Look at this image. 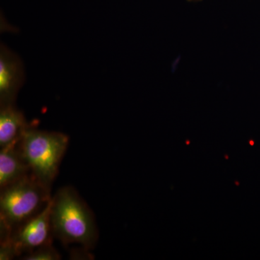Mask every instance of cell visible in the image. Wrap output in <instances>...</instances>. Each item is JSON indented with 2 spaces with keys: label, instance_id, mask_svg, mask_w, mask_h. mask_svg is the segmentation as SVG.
<instances>
[{
  "label": "cell",
  "instance_id": "6da1fadb",
  "mask_svg": "<svg viewBox=\"0 0 260 260\" xmlns=\"http://www.w3.org/2000/svg\"><path fill=\"white\" fill-rule=\"evenodd\" d=\"M51 223L54 237L64 245L79 244L85 249L95 245L98 229L93 214L73 187L61 188L51 198Z\"/></svg>",
  "mask_w": 260,
  "mask_h": 260
},
{
  "label": "cell",
  "instance_id": "7a4b0ae2",
  "mask_svg": "<svg viewBox=\"0 0 260 260\" xmlns=\"http://www.w3.org/2000/svg\"><path fill=\"white\" fill-rule=\"evenodd\" d=\"M68 144V135L40 130L32 124L18 142L19 150L30 174L50 192Z\"/></svg>",
  "mask_w": 260,
  "mask_h": 260
},
{
  "label": "cell",
  "instance_id": "3957f363",
  "mask_svg": "<svg viewBox=\"0 0 260 260\" xmlns=\"http://www.w3.org/2000/svg\"><path fill=\"white\" fill-rule=\"evenodd\" d=\"M51 192L31 174L1 189L0 234H11L38 215L51 200Z\"/></svg>",
  "mask_w": 260,
  "mask_h": 260
},
{
  "label": "cell",
  "instance_id": "277c9868",
  "mask_svg": "<svg viewBox=\"0 0 260 260\" xmlns=\"http://www.w3.org/2000/svg\"><path fill=\"white\" fill-rule=\"evenodd\" d=\"M51 207V198L40 213L12 232L11 239L19 256L52 244Z\"/></svg>",
  "mask_w": 260,
  "mask_h": 260
},
{
  "label": "cell",
  "instance_id": "5b68a950",
  "mask_svg": "<svg viewBox=\"0 0 260 260\" xmlns=\"http://www.w3.org/2000/svg\"><path fill=\"white\" fill-rule=\"evenodd\" d=\"M25 81L22 59L4 44L0 45V106L15 104Z\"/></svg>",
  "mask_w": 260,
  "mask_h": 260
},
{
  "label": "cell",
  "instance_id": "8992f818",
  "mask_svg": "<svg viewBox=\"0 0 260 260\" xmlns=\"http://www.w3.org/2000/svg\"><path fill=\"white\" fill-rule=\"evenodd\" d=\"M30 126L15 104L0 106V149L18 144Z\"/></svg>",
  "mask_w": 260,
  "mask_h": 260
},
{
  "label": "cell",
  "instance_id": "52a82bcc",
  "mask_svg": "<svg viewBox=\"0 0 260 260\" xmlns=\"http://www.w3.org/2000/svg\"><path fill=\"white\" fill-rule=\"evenodd\" d=\"M30 174L18 144L0 149V188L9 186Z\"/></svg>",
  "mask_w": 260,
  "mask_h": 260
},
{
  "label": "cell",
  "instance_id": "ba28073f",
  "mask_svg": "<svg viewBox=\"0 0 260 260\" xmlns=\"http://www.w3.org/2000/svg\"><path fill=\"white\" fill-rule=\"evenodd\" d=\"M21 257L22 259L25 260H59L61 259V255L52 244H50L39 248Z\"/></svg>",
  "mask_w": 260,
  "mask_h": 260
},
{
  "label": "cell",
  "instance_id": "9c48e42d",
  "mask_svg": "<svg viewBox=\"0 0 260 260\" xmlns=\"http://www.w3.org/2000/svg\"><path fill=\"white\" fill-rule=\"evenodd\" d=\"M18 254L13 241L11 235L1 237L0 241V260H11L18 257Z\"/></svg>",
  "mask_w": 260,
  "mask_h": 260
},
{
  "label": "cell",
  "instance_id": "30bf717a",
  "mask_svg": "<svg viewBox=\"0 0 260 260\" xmlns=\"http://www.w3.org/2000/svg\"><path fill=\"white\" fill-rule=\"evenodd\" d=\"M189 2H194V3H196V2L202 1V0H188Z\"/></svg>",
  "mask_w": 260,
  "mask_h": 260
}]
</instances>
